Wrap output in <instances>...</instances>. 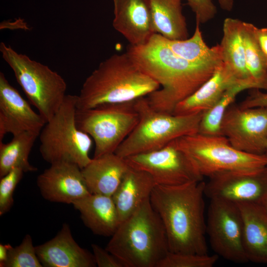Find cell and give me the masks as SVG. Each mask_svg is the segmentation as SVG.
I'll return each mask as SVG.
<instances>
[{
  "instance_id": "1",
  "label": "cell",
  "mask_w": 267,
  "mask_h": 267,
  "mask_svg": "<svg viewBox=\"0 0 267 267\" xmlns=\"http://www.w3.org/2000/svg\"><path fill=\"white\" fill-rule=\"evenodd\" d=\"M135 64L161 88L146 96L154 109L173 114L177 105L213 75L220 64L198 65L175 54L157 33L145 44L129 45L127 51Z\"/></svg>"
},
{
  "instance_id": "2",
  "label": "cell",
  "mask_w": 267,
  "mask_h": 267,
  "mask_svg": "<svg viewBox=\"0 0 267 267\" xmlns=\"http://www.w3.org/2000/svg\"><path fill=\"white\" fill-rule=\"evenodd\" d=\"M205 185L202 180L153 188L150 203L163 222L170 252L208 254Z\"/></svg>"
},
{
  "instance_id": "3",
  "label": "cell",
  "mask_w": 267,
  "mask_h": 267,
  "mask_svg": "<svg viewBox=\"0 0 267 267\" xmlns=\"http://www.w3.org/2000/svg\"><path fill=\"white\" fill-rule=\"evenodd\" d=\"M160 88L127 52L114 54L102 61L86 78L77 95V108L87 109L132 101Z\"/></svg>"
},
{
  "instance_id": "4",
  "label": "cell",
  "mask_w": 267,
  "mask_h": 267,
  "mask_svg": "<svg viewBox=\"0 0 267 267\" xmlns=\"http://www.w3.org/2000/svg\"><path fill=\"white\" fill-rule=\"evenodd\" d=\"M111 237L105 249L124 267H157L170 251L165 228L150 198Z\"/></svg>"
},
{
  "instance_id": "5",
  "label": "cell",
  "mask_w": 267,
  "mask_h": 267,
  "mask_svg": "<svg viewBox=\"0 0 267 267\" xmlns=\"http://www.w3.org/2000/svg\"><path fill=\"white\" fill-rule=\"evenodd\" d=\"M138 122L115 153L126 158L160 149L182 136L198 133L203 113L177 115L160 112L149 105L146 96L135 100Z\"/></svg>"
},
{
  "instance_id": "6",
  "label": "cell",
  "mask_w": 267,
  "mask_h": 267,
  "mask_svg": "<svg viewBox=\"0 0 267 267\" xmlns=\"http://www.w3.org/2000/svg\"><path fill=\"white\" fill-rule=\"evenodd\" d=\"M170 143L187 156L203 178L227 172L256 173L267 166L266 155L238 150L222 135L197 133L181 136Z\"/></svg>"
},
{
  "instance_id": "7",
  "label": "cell",
  "mask_w": 267,
  "mask_h": 267,
  "mask_svg": "<svg viewBox=\"0 0 267 267\" xmlns=\"http://www.w3.org/2000/svg\"><path fill=\"white\" fill-rule=\"evenodd\" d=\"M77 101V95H66L59 110L40 133V152L50 164L68 162L82 169L92 159L89 156L92 138L76 123Z\"/></svg>"
},
{
  "instance_id": "8",
  "label": "cell",
  "mask_w": 267,
  "mask_h": 267,
  "mask_svg": "<svg viewBox=\"0 0 267 267\" xmlns=\"http://www.w3.org/2000/svg\"><path fill=\"white\" fill-rule=\"evenodd\" d=\"M0 51L30 102L46 123L59 110L67 95L66 82L47 66L18 53L2 42Z\"/></svg>"
},
{
  "instance_id": "9",
  "label": "cell",
  "mask_w": 267,
  "mask_h": 267,
  "mask_svg": "<svg viewBox=\"0 0 267 267\" xmlns=\"http://www.w3.org/2000/svg\"><path fill=\"white\" fill-rule=\"evenodd\" d=\"M135 100L87 109L77 108L78 128L88 134L94 142L93 158L115 153L134 128L139 118Z\"/></svg>"
},
{
  "instance_id": "10",
  "label": "cell",
  "mask_w": 267,
  "mask_h": 267,
  "mask_svg": "<svg viewBox=\"0 0 267 267\" xmlns=\"http://www.w3.org/2000/svg\"><path fill=\"white\" fill-rule=\"evenodd\" d=\"M206 233L215 254L237 263L249 262L243 242V222L238 205L227 200L210 199Z\"/></svg>"
},
{
  "instance_id": "11",
  "label": "cell",
  "mask_w": 267,
  "mask_h": 267,
  "mask_svg": "<svg viewBox=\"0 0 267 267\" xmlns=\"http://www.w3.org/2000/svg\"><path fill=\"white\" fill-rule=\"evenodd\" d=\"M125 159L131 168L149 174L156 185L176 186L203 180L187 156L171 143Z\"/></svg>"
},
{
  "instance_id": "12",
  "label": "cell",
  "mask_w": 267,
  "mask_h": 267,
  "mask_svg": "<svg viewBox=\"0 0 267 267\" xmlns=\"http://www.w3.org/2000/svg\"><path fill=\"white\" fill-rule=\"evenodd\" d=\"M221 132L235 149L264 155L267 140V108H242L231 104L223 115Z\"/></svg>"
},
{
  "instance_id": "13",
  "label": "cell",
  "mask_w": 267,
  "mask_h": 267,
  "mask_svg": "<svg viewBox=\"0 0 267 267\" xmlns=\"http://www.w3.org/2000/svg\"><path fill=\"white\" fill-rule=\"evenodd\" d=\"M209 178L204 192L210 199L260 204L267 195V167L256 173H222Z\"/></svg>"
},
{
  "instance_id": "14",
  "label": "cell",
  "mask_w": 267,
  "mask_h": 267,
  "mask_svg": "<svg viewBox=\"0 0 267 267\" xmlns=\"http://www.w3.org/2000/svg\"><path fill=\"white\" fill-rule=\"evenodd\" d=\"M45 123L0 72V141L8 133L13 135L25 132L40 134Z\"/></svg>"
},
{
  "instance_id": "15",
  "label": "cell",
  "mask_w": 267,
  "mask_h": 267,
  "mask_svg": "<svg viewBox=\"0 0 267 267\" xmlns=\"http://www.w3.org/2000/svg\"><path fill=\"white\" fill-rule=\"evenodd\" d=\"M50 165L37 178V186L45 200L72 204L91 194L79 166L68 162Z\"/></svg>"
},
{
  "instance_id": "16",
  "label": "cell",
  "mask_w": 267,
  "mask_h": 267,
  "mask_svg": "<svg viewBox=\"0 0 267 267\" xmlns=\"http://www.w3.org/2000/svg\"><path fill=\"white\" fill-rule=\"evenodd\" d=\"M113 27L130 45L146 43L155 34L150 0H114Z\"/></svg>"
},
{
  "instance_id": "17",
  "label": "cell",
  "mask_w": 267,
  "mask_h": 267,
  "mask_svg": "<svg viewBox=\"0 0 267 267\" xmlns=\"http://www.w3.org/2000/svg\"><path fill=\"white\" fill-rule=\"evenodd\" d=\"M38 257L45 267H95L93 254L82 248L65 223L49 241L35 246Z\"/></svg>"
},
{
  "instance_id": "18",
  "label": "cell",
  "mask_w": 267,
  "mask_h": 267,
  "mask_svg": "<svg viewBox=\"0 0 267 267\" xmlns=\"http://www.w3.org/2000/svg\"><path fill=\"white\" fill-rule=\"evenodd\" d=\"M129 168L125 158L112 153L93 158L81 170L91 194L112 196Z\"/></svg>"
},
{
  "instance_id": "19",
  "label": "cell",
  "mask_w": 267,
  "mask_h": 267,
  "mask_svg": "<svg viewBox=\"0 0 267 267\" xmlns=\"http://www.w3.org/2000/svg\"><path fill=\"white\" fill-rule=\"evenodd\" d=\"M236 85L241 84L225 68L222 61L211 78L192 94L179 102L173 114L188 115L203 113L214 106L228 89Z\"/></svg>"
},
{
  "instance_id": "20",
  "label": "cell",
  "mask_w": 267,
  "mask_h": 267,
  "mask_svg": "<svg viewBox=\"0 0 267 267\" xmlns=\"http://www.w3.org/2000/svg\"><path fill=\"white\" fill-rule=\"evenodd\" d=\"M72 204L85 225L95 234L111 236L121 223L112 196L90 194Z\"/></svg>"
},
{
  "instance_id": "21",
  "label": "cell",
  "mask_w": 267,
  "mask_h": 267,
  "mask_svg": "<svg viewBox=\"0 0 267 267\" xmlns=\"http://www.w3.org/2000/svg\"><path fill=\"white\" fill-rule=\"evenodd\" d=\"M243 242L248 261L267 264V213L258 203H239Z\"/></svg>"
},
{
  "instance_id": "22",
  "label": "cell",
  "mask_w": 267,
  "mask_h": 267,
  "mask_svg": "<svg viewBox=\"0 0 267 267\" xmlns=\"http://www.w3.org/2000/svg\"><path fill=\"white\" fill-rule=\"evenodd\" d=\"M241 20L227 18L223 24V36L220 44L222 61L238 82L249 89H258L248 71L241 35Z\"/></svg>"
},
{
  "instance_id": "23",
  "label": "cell",
  "mask_w": 267,
  "mask_h": 267,
  "mask_svg": "<svg viewBox=\"0 0 267 267\" xmlns=\"http://www.w3.org/2000/svg\"><path fill=\"white\" fill-rule=\"evenodd\" d=\"M156 185L149 174L130 167L112 196L121 222L132 215L150 198Z\"/></svg>"
},
{
  "instance_id": "24",
  "label": "cell",
  "mask_w": 267,
  "mask_h": 267,
  "mask_svg": "<svg viewBox=\"0 0 267 267\" xmlns=\"http://www.w3.org/2000/svg\"><path fill=\"white\" fill-rule=\"evenodd\" d=\"M182 0H150L155 33L172 40L188 38L186 21L182 13Z\"/></svg>"
},
{
  "instance_id": "25",
  "label": "cell",
  "mask_w": 267,
  "mask_h": 267,
  "mask_svg": "<svg viewBox=\"0 0 267 267\" xmlns=\"http://www.w3.org/2000/svg\"><path fill=\"white\" fill-rule=\"evenodd\" d=\"M200 23L196 22L193 35L182 40H172L162 36L166 45L177 56L198 65L219 64L222 62L220 44L209 47L205 42L200 30Z\"/></svg>"
},
{
  "instance_id": "26",
  "label": "cell",
  "mask_w": 267,
  "mask_h": 267,
  "mask_svg": "<svg viewBox=\"0 0 267 267\" xmlns=\"http://www.w3.org/2000/svg\"><path fill=\"white\" fill-rule=\"evenodd\" d=\"M40 134L25 132L13 135L8 143L0 141V178L14 168L24 172H33L37 168L29 161V157L35 141Z\"/></svg>"
},
{
  "instance_id": "27",
  "label": "cell",
  "mask_w": 267,
  "mask_h": 267,
  "mask_svg": "<svg viewBox=\"0 0 267 267\" xmlns=\"http://www.w3.org/2000/svg\"><path fill=\"white\" fill-rule=\"evenodd\" d=\"M257 28L251 23L242 21L241 31L246 64L250 76L257 89L267 90V56L258 42Z\"/></svg>"
},
{
  "instance_id": "28",
  "label": "cell",
  "mask_w": 267,
  "mask_h": 267,
  "mask_svg": "<svg viewBox=\"0 0 267 267\" xmlns=\"http://www.w3.org/2000/svg\"><path fill=\"white\" fill-rule=\"evenodd\" d=\"M247 89L242 85H236L228 89L214 106L203 113L198 133L208 135H222L221 125L226 110L236 95Z\"/></svg>"
},
{
  "instance_id": "29",
  "label": "cell",
  "mask_w": 267,
  "mask_h": 267,
  "mask_svg": "<svg viewBox=\"0 0 267 267\" xmlns=\"http://www.w3.org/2000/svg\"><path fill=\"white\" fill-rule=\"evenodd\" d=\"M30 234H26L21 243L9 248L4 267H42Z\"/></svg>"
},
{
  "instance_id": "30",
  "label": "cell",
  "mask_w": 267,
  "mask_h": 267,
  "mask_svg": "<svg viewBox=\"0 0 267 267\" xmlns=\"http://www.w3.org/2000/svg\"><path fill=\"white\" fill-rule=\"evenodd\" d=\"M218 259L216 254L209 255L169 251L157 267H212Z\"/></svg>"
},
{
  "instance_id": "31",
  "label": "cell",
  "mask_w": 267,
  "mask_h": 267,
  "mask_svg": "<svg viewBox=\"0 0 267 267\" xmlns=\"http://www.w3.org/2000/svg\"><path fill=\"white\" fill-rule=\"evenodd\" d=\"M24 173L21 169L14 168L0 178V216L6 214L12 207L14 190L22 178Z\"/></svg>"
},
{
  "instance_id": "32",
  "label": "cell",
  "mask_w": 267,
  "mask_h": 267,
  "mask_svg": "<svg viewBox=\"0 0 267 267\" xmlns=\"http://www.w3.org/2000/svg\"><path fill=\"white\" fill-rule=\"evenodd\" d=\"M194 13L196 22L205 23L213 19L217 14L216 5L212 0H186Z\"/></svg>"
},
{
  "instance_id": "33",
  "label": "cell",
  "mask_w": 267,
  "mask_h": 267,
  "mask_svg": "<svg viewBox=\"0 0 267 267\" xmlns=\"http://www.w3.org/2000/svg\"><path fill=\"white\" fill-rule=\"evenodd\" d=\"M96 266L98 267H124L120 261L106 249L99 245H91Z\"/></svg>"
},
{
  "instance_id": "34",
  "label": "cell",
  "mask_w": 267,
  "mask_h": 267,
  "mask_svg": "<svg viewBox=\"0 0 267 267\" xmlns=\"http://www.w3.org/2000/svg\"><path fill=\"white\" fill-rule=\"evenodd\" d=\"M256 35L260 45L267 56V28H257Z\"/></svg>"
},
{
  "instance_id": "35",
  "label": "cell",
  "mask_w": 267,
  "mask_h": 267,
  "mask_svg": "<svg viewBox=\"0 0 267 267\" xmlns=\"http://www.w3.org/2000/svg\"><path fill=\"white\" fill-rule=\"evenodd\" d=\"M11 245L0 244V267H4L7 260L8 252Z\"/></svg>"
},
{
  "instance_id": "36",
  "label": "cell",
  "mask_w": 267,
  "mask_h": 267,
  "mask_svg": "<svg viewBox=\"0 0 267 267\" xmlns=\"http://www.w3.org/2000/svg\"><path fill=\"white\" fill-rule=\"evenodd\" d=\"M220 7L224 10L229 11L233 8L234 0H218Z\"/></svg>"
},
{
  "instance_id": "37",
  "label": "cell",
  "mask_w": 267,
  "mask_h": 267,
  "mask_svg": "<svg viewBox=\"0 0 267 267\" xmlns=\"http://www.w3.org/2000/svg\"><path fill=\"white\" fill-rule=\"evenodd\" d=\"M260 204L263 207L267 213V195L263 198Z\"/></svg>"
},
{
  "instance_id": "38",
  "label": "cell",
  "mask_w": 267,
  "mask_h": 267,
  "mask_svg": "<svg viewBox=\"0 0 267 267\" xmlns=\"http://www.w3.org/2000/svg\"><path fill=\"white\" fill-rule=\"evenodd\" d=\"M265 155H266L267 156V140L266 144V149H265Z\"/></svg>"
},
{
  "instance_id": "39",
  "label": "cell",
  "mask_w": 267,
  "mask_h": 267,
  "mask_svg": "<svg viewBox=\"0 0 267 267\" xmlns=\"http://www.w3.org/2000/svg\"></svg>"
},
{
  "instance_id": "40",
  "label": "cell",
  "mask_w": 267,
  "mask_h": 267,
  "mask_svg": "<svg viewBox=\"0 0 267 267\" xmlns=\"http://www.w3.org/2000/svg\"></svg>"
}]
</instances>
